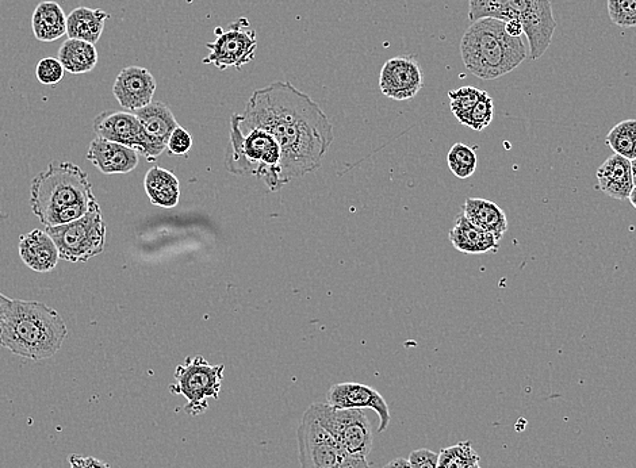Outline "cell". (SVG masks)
Returning <instances> with one entry per match:
<instances>
[{
  "label": "cell",
  "instance_id": "cell-1",
  "mask_svg": "<svg viewBox=\"0 0 636 468\" xmlns=\"http://www.w3.org/2000/svg\"><path fill=\"white\" fill-rule=\"evenodd\" d=\"M239 125L243 133L262 129L278 141L282 189L291 180L320 170L335 140L324 110L289 82H274L254 91L240 114Z\"/></svg>",
  "mask_w": 636,
  "mask_h": 468
},
{
  "label": "cell",
  "instance_id": "cell-2",
  "mask_svg": "<svg viewBox=\"0 0 636 468\" xmlns=\"http://www.w3.org/2000/svg\"><path fill=\"white\" fill-rule=\"evenodd\" d=\"M67 335L63 317L36 301L11 299L0 322V345L34 362L55 356Z\"/></svg>",
  "mask_w": 636,
  "mask_h": 468
},
{
  "label": "cell",
  "instance_id": "cell-3",
  "mask_svg": "<svg viewBox=\"0 0 636 468\" xmlns=\"http://www.w3.org/2000/svg\"><path fill=\"white\" fill-rule=\"evenodd\" d=\"M461 56L471 74L478 79L494 80L530 59V51L523 38L509 36L504 21L484 18L471 23L463 34Z\"/></svg>",
  "mask_w": 636,
  "mask_h": 468
},
{
  "label": "cell",
  "instance_id": "cell-4",
  "mask_svg": "<svg viewBox=\"0 0 636 468\" xmlns=\"http://www.w3.org/2000/svg\"><path fill=\"white\" fill-rule=\"evenodd\" d=\"M469 18L471 22L484 18L521 22L531 60L549 51L557 29L550 0H469Z\"/></svg>",
  "mask_w": 636,
  "mask_h": 468
},
{
  "label": "cell",
  "instance_id": "cell-5",
  "mask_svg": "<svg viewBox=\"0 0 636 468\" xmlns=\"http://www.w3.org/2000/svg\"><path fill=\"white\" fill-rule=\"evenodd\" d=\"M95 201L88 175L71 161H52L47 170L32 180L30 187V206L41 224L67 207Z\"/></svg>",
  "mask_w": 636,
  "mask_h": 468
},
{
  "label": "cell",
  "instance_id": "cell-6",
  "mask_svg": "<svg viewBox=\"0 0 636 468\" xmlns=\"http://www.w3.org/2000/svg\"><path fill=\"white\" fill-rule=\"evenodd\" d=\"M240 114H232L231 138L226 149V170L237 176H259L272 193L281 191L278 171L282 151L278 141L262 129L240 130Z\"/></svg>",
  "mask_w": 636,
  "mask_h": 468
},
{
  "label": "cell",
  "instance_id": "cell-7",
  "mask_svg": "<svg viewBox=\"0 0 636 468\" xmlns=\"http://www.w3.org/2000/svg\"><path fill=\"white\" fill-rule=\"evenodd\" d=\"M298 451L301 468H371L366 458H356L346 450L323 427L310 408L297 429Z\"/></svg>",
  "mask_w": 636,
  "mask_h": 468
},
{
  "label": "cell",
  "instance_id": "cell-8",
  "mask_svg": "<svg viewBox=\"0 0 636 468\" xmlns=\"http://www.w3.org/2000/svg\"><path fill=\"white\" fill-rule=\"evenodd\" d=\"M45 232L55 241L60 259L65 262L86 263L105 251L107 228L99 205L79 220L51 226Z\"/></svg>",
  "mask_w": 636,
  "mask_h": 468
},
{
  "label": "cell",
  "instance_id": "cell-9",
  "mask_svg": "<svg viewBox=\"0 0 636 468\" xmlns=\"http://www.w3.org/2000/svg\"><path fill=\"white\" fill-rule=\"evenodd\" d=\"M224 371V364L213 366L203 356L187 358L176 367L175 383H171L170 391L186 398V413L201 416L209 409V400L220 398Z\"/></svg>",
  "mask_w": 636,
  "mask_h": 468
},
{
  "label": "cell",
  "instance_id": "cell-10",
  "mask_svg": "<svg viewBox=\"0 0 636 468\" xmlns=\"http://www.w3.org/2000/svg\"><path fill=\"white\" fill-rule=\"evenodd\" d=\"M318 423L352 456L366 458L373 450V429L360 409H339L328 402L309 406Z\"/></svg>",
  "mask_w": 636,
  "mask_h": 468
},
{
  "label": "cell",
  "instance_id": "cell-11",
  "mask_svg": "<svg viewBox=\"0 0 636 468\" xmlns=\"http://www.w3.org/2000/svg\"><path fill=\"white\" fill-rule=\"evenodd\" d=\"M216 41L206 44L209 55L203 64L216 65L220 71L228 68L241 69L255 60L258 37L247 18H239L229 23L228 29H216Z\"/></svg>",
  "mask_w": 636,
  "mask_h": 468
},
{
  "label": "cell",
  "instance_id": "cell-12",
  "mask_svg": "<svg viewBox=\"0 0 636 468\" xmlns=\"http://www.w3.org/2000/svg\"><path fill=\"white\" fill-rule=\"evenodd\" d=\"M141 125L140 153L148 161L156 160L168 147L172 132L178 128L174 113L162 102H152L134 111Z\"/></svg>",
  "mask_w": 636,
  "mask_h": 468
},
{
  "label": "cell",
  "instance_id": "cell-13",
  "mask_svg": "<svg viewBox=\"0 0 636 468\" xmlns=\"http://www.w3.org/2000/svg\"><path fill=\"white\" fill-rule=\"evenodd\" d=\"M424 86L423 69L412 56H398L386 61L379 75V88L394 101H409Z\"/></svg>",
  "mask_w": 636,
  "mask_h": 468
},
{
  "label": "cell",
  "instance_id": "cell-14",
  "mask_svg": "<svg viewBox=\"0 0 636 468\" xmlns=\"http://www.w3.org/2000/svg\"><path fill=\"white\" fill-rule=\"evenodd\" d=\"M329 405L339 409H371L378 414V433H383L389 428L390 409L385 398L373 387L362 383L344 382L333 385L327 393Z\"/></svg>",
  "mask_w": 636,
  "mask_h": 468
},
{
  "label": "cell",
  "instance_id": "cell-15",
  "mask_svg": "<svg viewBox=\"0 0 636 468\" xmlns=\"http://www.w3.org/2000/svg\"><path fill=\"white\" fill-rule=\"evenodd\" d=\"M156 92L155 76L144 67H126L118 74L113 94L126 111L144 109L153 102Z\"/></svg>",
  "mask_w": 636,
  "mask_h": 468
},
{
  "label": "cell",
  "instance_id": "cell-16",
  "mask_svg": "<svg viewBox=\"0 0 636 468\" xmlns=\"http://www.w3.org/2000/svg\"><path fill=\"white\" fill-rule=\"evenodd\" d=\"M87 160L102 174H129L139 166L140 155L136 149L95 137L88 147Z\"/></svg>",
  "mask_w": 636,
  "mask_h": 468
},
{
  "label": "cell",
  "instance_id": "cell-17",
  "mask_svg": "<svg viewBox=\"0 0 636 468\" xmlns=\"http://www.w3.org/2000/svg\"><path fill=\"white\" fill-rule=\"evenodd\" d=\"M94 132L97 137L136 149L140 153L141 125L132 111H103L94 120Z\"/></svg>",
  "mask_w": 636,
  "mask_h": 468
},
{
  "label": "cell",
  "instance_id": "cell-18",
  "mask_svg": "<svg viewBox=\"0 0 636 468\" xmlns=\"http://www.w3.org/2000/svg\"><path fill=\"white\" fill-rule=\"evenodd\" d=\"M18 248L22 262L36 272H51L60 260L55 241L44 230L34 229L19 237Z\"/></svg>",
  "mask_w": 636,
  "mask_h": 468
},
{
  "label": "cell",
  "instance_id": "cell-19",
  "mask_svg": "<svg viewBox=\"0 0 636 468\" xmlns=\"http://www.w3.org/2000/svg\"><path fill=\"white\" fill-rule=\"evenodd\" d=\"M597 182L599 189L608 197L616 201H626L635 186L631 160L619 155L608 157L597 171Z\"/></svg>",
  "mask_w": 636,
  "mask_h": 468
},
{
  "label": "cell",
  "instance_id": "cell-20",
  "mask_svg": "<svg viewBox=\"0 0 636 468\" xmlns=\"http://www.w3.org/2000/svg\"><path fill=\"white\" fill-rule=\"evenodd\" d=\"M463 216L482 232L493 234L498 241L508 232V218L497 203L482 198H467Z\"/></svg>",
  "mask_w": 636,
  "mask_h": 468
},
{
  "label": "cell",
  "instance_id": "cell-21",
  "mask_svg": "<svg viewBox=\"0 0 636 468\" xmlns=\"http://www.w3.org/2000/svg\"><path fill=\"white\" fill-rule=\"evenodd\" d=\"M452 247L466 255H484V253L497 252L500 248V241L493 234L482 232V230L471 225L466 217L461 214L455 220L454 228L448 234Z\"/></svg>",
  "mask_w": 636,
  "mask_h": 468
},
{
  "label": "cell",
  "instance_id": "cell-22",
  "mask_svg": "<svg viewBox=\"0 0 636 468\" xmlns=\"http://www.w3.org/2000/svg\"><path fill=\"white\" fill-rule=\"evenodd\" d=\"M110 15L101 9L76 7L67 15V36L97 44L101 40L105 23Z\"/></svg>",
  "mask_w": 636,
  "mask_h": 468
},
{
  "label": "cell",
  "instance_id": "cell-23",
  "mask_svg": "<svg viewBox=\"0 0 636 468\" xmlns=\"http://www.w3.org/2000/svg\"><path fill=\"white\" fill-rule=\"evenodd\" d=\"M144 189L152 205L172 209L178 206L180 184L171 171L162 167H152L144 178Z\"/></svg>",
  "mask_w": 636,
  "mask_h": 468
},
{
  "label": "cell",
  "instance_id": "cell-24",
  "mask_svg": "<svg viewBox=\"0 0 636 468\" xmlns=\"http://www.w3.org/2000/svg\"><path fill=\"white\" fill-rule=\"evenodd\" d=\"M34 37L53 42L67 34V15L57 2H41L32 15Z\"/></svg>",
  "mask_w": 636,
  "mask_h": 468
},
{
  "label": "cell",
  "instance_id": "cell-25",
  "mask_svg": "<svg viewBox=\"0 0 636 468\" xmlns=\"http://www.w3.org/2000/svg\"><path fill=\"white\" fill-rule=\"evenodd\" d=\"M57 59L61 61L65 71L72 75H83L97 67L98 51L90 42L68 38L61 44Z\"/></svg>",
  "mask_w": 636,
  "mask_h": 468
},
{
  "label": "cell",
  "instance_id": "cell-26",
  "mask_svg": "<svg viewBox=\"0 0 636 468\" xmlns=\"http://www.w3.org/2000/svg\"><path fill=\"white\" fill-rule=\"evenodd\" d=\"M605 143L615 155L626 157L628 160L636 159V121L626 120L613 126Z\"/></svg>",
  "mask_w": 636,
  "mask_h": 468
},
{
  "label": "cell",
  "instance_id": "cell-27",
  "mask_svg": "<svg viewBox=\"0 0 636 468\" xmlns=\"http://www.w3.org/2000/svg\"><path fill=\"white\" fill-rule=\"evenodd\" d=\"M480 463V456L470 441H461L439 452L438 468H471Z\"/></svg>",
  "mask_w": 636,
  "mask_h": 468
},
{
  "label": "cell",
  "instance_id": "cell-28",
  "mask_svg": "<svg viewBox=\"0 0 636 468\" xmlns=\"http://www.w3.org/2000/svg\"><path fill=\"white\" fill-rule=\"evenodd\" d=\"M448 168L458 179L466 180L477 170V153L469 145L458 143L452 145L447 155Z\"/></svg>",
  "mask_w": 636,
  "mask_h": 468
},
{
  "label": "cell",
  "instance_id": "cell-29",
  "mask_svg": "<svg viewBox=\"0 0 636 468\" xmlns=\"http://www.w3.org/2000/svg\"><path fill=\"white\" fill-rule=\"evenodd\" d=\"M494 118V103L492 97L488 92L484 91L480 101L462 117L458 118L463 126L475 130V132H482V130L488 128L492 124Z\"/></svg>",
  "mask_w": 636,
  "mask_h": 468
},
{
  "label": "cell",
  "instance_id": "cell-30",
  "mask_svg": "<svg viewBox=\"0 0 636 468\" xmlns=\"http://www.w3.org/2000/svg\"><path fill=\"white\" fill-rule=\"evenodd\" d=\"M482 95H484V91L470 86L448 92L452 114H454L458 120L459 117H462L463 114H466L467 111H470L477 105Z\"/></svg>",
  "mask_w": 636,
  "mask_h": 468
},
{
  "label": "cell",
  "instance_id": "cell-31",
  "mask_svg": "<svg viewBox=\"0 0 636 468\" xmlns=\"http://www.w3.org/2000/svg\"><path fill=\"white\" fill-rule=\"evenodd\" d=\"M608 14L620 28H636V0H608Z\"/></svg>",
  "mask_w": 636,
  "mask_h": 468
},
{
  "label": "cell",
  "instance_id": "cell-32",
  "mask_svg": "<svg viewBox=\"0 0 636 468\" xmlns=\"http://www.w3.org/2000/svg\"><path fill=\"white\" fill-rule=\"evenodd\" d=\"M38 82L45 86H55L63 80L65 69L63 64L56 57H45L38 61L36 68Z\"/></svg>",
  "mask_w": 636,
  "mask_h": 468
},
{
  "label": "cell",
  "instance_id": "cell-33",
  "mask_svg": "<svg viewBox=\"0 0 636 468\" xmlns=\"http://www.w3.org/2000/svg\"><path fill=\"white\" fill-rule=\"evenodd\" d=\"M191 148H193V137H191V134L187 132L186 129H183L182 126H178V128L172 132L170 140H168V152H170L171 155L187 156Z\"/></svg>",
  "mask_w": 636,
  "mask_h": 468
},
{
  "label": "cell",
  "instance_id": "cell-34",
  "mask_svg": "<svg viewBox=\"0 0 636 468\" xmlns=\"http://www.w3.org/2000/svg\"><path fill=\"white\" fill-rule=\"evenodd\" d=\"M438 458L439 454L436 452L421 448L413 451L408 460L411 468H438Z\"/></svg>",
  "mask_w": 636,
  "mask_h": 468
},
{
  "label": "cell",
  "instance_id": "cell-35",
  "mask_svg": "<svg viewBox=\"0 0 636 468\" xmlns=\"http://www.w3.org/2000/svg\"><path fill=\"white\" fill-rule=\"evenodd\" d=\"M68 462H70V468H110L109 464L103 460L91 458V456L74 454L68 458Z\"/></svg>",
  "mask_w": 636,
  "mask_h": 468
},
{
  "label": "cell",
  "instance_id": "cell-36",
  "mask_svg": "<svg viewBox=\"0 0 636 468\" xmlns=\"http://www.w3.org/2000/svg\"><path fill=\"white\" fill-rule=\"evenodd\" d=\"M505 29L507 33L512 37H523L524 29L523 25L519 21H507L505 22Z\"/></svg>",
  "mask_w": 636,
  "mask_h": 468
},
{
  "label": "cell",
  "instance_id": "cell-37",
  "mask_svg": "<svg viewBox=\"0 0 636 468\" xmlns=\"http://www.w3.org/2000/svg\"><path fill=\"white\" fill-rule=\"evenodd\" d=\"M383 468H411V464H409L408 459L397 458L393 459L392 462H389Z\"/></svg>",
  "mask_w": 636,
  "mask_h": 468
},
{
  "label": "cell",
  "instance_id": "cell-38",
  "mask_svg": "<svg viewBox=\"0 0 636 468\" xmlns=\"http://www.w3.org/2000/svg\"><path fill=\"white\" fill-rule=\"evenodd\" d=\"M10 302H11V298L6 297V295H3L2 293H0V322H2L3 316H5L7 306L10 305Z\"/></svg>",
  "mask_w": 636,
  "mask_h": 468
},
{
  "label": "cell",
  "instance_id": "cell-39",
  "mask_svg": "<svg viewBox=\"0 0 636 468\" xmlns=\"http://www.w3.org/2000/svg\"><path fill=\"white\" fill-rule=\"evenodd\" d=\"M628 199H630L631 205L634 206L636 209V184L634 186V189H632L631 191L630 198Z\"/></svg>",
  "mask_w": 636,
  "mask_h": 468
},
{
  "label": "cell",
  "instance_id": "cell-40",
  "mask_svg": "<svg viewBox=\"0 0 636 468\" xmlns=\"http://www.w3.org/2000/svg\"><path fill=\"white\" fill-rule=\"evenodd\" d=\"M631 171L632 179H634V184H636V159L631 160Z\"/></svg>",
  "mask_w": 636,
  "mask_h": 468
},
{
  "label": "cell",
  "instance_id": "cell-41",
  "mask_svg": "<svg viewBox=\"0 0 636 468\" xmlns=\"http://www.w3.org/2000/svg\"><path fill=\"white\" fill-rule=\"evenodd\" d=\"M471 468H482V467L480 466V463H478V464H475V466H473Z\"/></svg>",
  "mask_w": 636,
  "mask_h": 468
}]
</instances>
